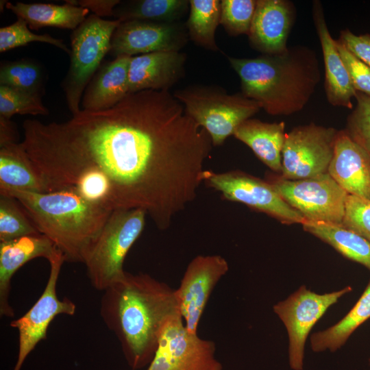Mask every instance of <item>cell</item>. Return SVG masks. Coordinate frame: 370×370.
<instances>
[{
	"mask_svg": "<svg viewBox=\"0 0 370 370\" xmlns=\"http://www.w3.org/2000/svg\"><path fill=\"white\" fill-rule=\"evenodd\" d=\"M23 145L47 192L84 173L108 182L113 210L140 208L166 230L197 195L213 145L169 90L127 94L111 108L64 122L28 119Z\"/></svg>",
	"mask_w": 370,
	"mask_h": 370,
	"instance_id": "obj_1",
	"label": "cell"
},
{
	"mask_svg": "<svg viewBox=\"0 0 370 370\" xmlns=\"http://www.w3.org/2000/svg\"><path fill=\"white\" fill-rule=\"evenodd\" d=\"M99 312L133 369L151 361L167 322L180 314L175 290L147 273L125 275L103 291Z\"/></svg>",
	"mask_w": 370,
	"mask_h": 370,
	"instance_id": "obj_2",
	"label": "cell"
},
{
	"mask_svg": "<svg viewBox=\"0 0 370 370\" xmlns=\"http://www.w3.org/2000/svg\"><path fill=\"white\" fill-rule=\"evenodd\" d=\"M227 60L240 77L241 94L272 115L302 110L321 78L314 51L304 46L279 54Z\"/></svg>",
	"mask_w": 370,
	"mask_h": 370,
	"instance_id": "obj_3",
	"label": "cell"
},
{
	"mask_svg": "<svg viewBox=\"0 0 370 370\" xmlns=\"http://www.w3.org/2000/svg\"><path fill=\"white\" fill-rule=\"evenodd\" d=\"M41 234L49 238L65 262L84 263L112 210L90 203L73 188L47 193L8 190Z\"/></svg>",
	"mask_w": 370,
	"mask_h": 370,
	"instance_id": "obj_4",
	"label": "cell"
},
{
	"mask_svg": "<svg viewBox=\"0 0 370 370\" xmlns=\"http://www.w3.org/2000/svg\"><path fill=\"white\" fill-rule=\"evenodd\" d=\"M146 216L140 208L112 211L83 263L95 289L103 291L125 275V258L142 234Z\"/></svg>",
	"mask_w": 370,
	"mask_h": 370,
	"instance_id": "obj_5",
	"label": "cell"
},
{
	"mask_svg": "<svg viewBox=\"0 0 370 370\" xmlns=\"http://www.w3.org/2000/svg\"><path fill=\"white\" fill-rule=\"evenodd\" d=\"M173 95L186 113L206 130L213 146L221 145L241 123L261 108L258 103L241 93L228 94L218 86H190Z\"/></svg>",
	"mask_w": 370,
	"mask_h": 370,
	"instance_id": "obj_6",
	"label": "cell"
},
{
	"mask_svg": "<svg viewBox=\"0 0 370 370\" xmlns=\"http://www.w3.org/2000/svg\"><path fill=\"white\" fill-rule=\"evenodd\" d=\"M121 21L105 20L95 14L87 16L71 36L70 65L62 81L68 108L72 115L79 107L85 89L110 52L113 34Z\"/></svg>",
	"mask_w": 370,
	"mask_h": 370,
	"instance_id": "obj_7",
	"label": "cell"
},
{
	"mask_svg": "<svg viewBox=\"0 0 370 370\" xmlns=\"http://www.w3.org/2000/svg\"><path fill=\"white\" fill-rule=\"evenodd\" d=\"M267 182L306 221L343 223L349 194L328 173L297 180L280 176Z\"/></svg>",
	"mask_w": 370,
	"mask_h": 370,
	"instance_id": "obj_8",
	"label": "cell"
},
{
	"mask_svg": "<svg viewBox=\"0 0 370 370\" xmlns=\"http://www.w3.org/2000/svg\"><path fill=\"white\" fill-rule=\"evenodd\" d=\"M352 287L317 293L301 285L284 300L273 306L284 325L288 337V362L293 370H302L306 340L314 325Z\"/></svg>",
	"mask_w": 370,
	"mask_h": 370,
	"instance_id": "obj_9",
	"label": "cell"
},
{
	"mask_svg": "<svg viewBox=\"0 0 370 370\" xmlns=\"http://www.w3.org/2000/svg\"><path fill=\"white\" fill-rule=\"evenodd\" d=\"M338 131L314 123L286 133L282 152V175L297 180L328 173Z\"/></svg>",
	"mask_w": 370,
	"mask_h": 370,
	"instance_id": "obj_10",
	"label": "cell"
},
{
	"mask_svg": "<svg viewBox=\"0 0 370 370\" xmlns=\"http://www.w3.org/2000/svg\"><path fill=\"white\" fill-rule=\"evenodd\" d=\"M204 183L219 191L223 197L240 202L264 212L284 223H301L306 220L291 207L267 182L238 170L215 173L206 170Z\"/></svg>",
	"mask_w": 370,
	"mask_h": 370,
	"instance_id": "obj_11",
	"label": "cell"
},
{
	"mask_svg": "<svg viewBox=\"0 0 370 370\" xmlns=\"http://www.w3.org/2000/svg\"><path fill=\"white\" fill-rule=\"evenodd\" d=\"M215 351L212 341L189 333L178 314L166 324L147 370H223Z\"/></svg>",
	"mask_w": 370,
	"mask_h": 370,
	"instance_id": "obj_12",
	"label": "cell"
},
{
	"mask_svg": "<svg viewBox=\"0 0 370 370\" xmlns=\"http://www.w3.org/2000/svg\"><path fill=\"white\" fill-rule=\"evenodd\" d=\"M64 262L61 251L49 260V275L43 293L24 315L10 322V325L18 332V355L13 370H21L37 344L46 339L49 325L56 316L73 315L75 312L74 302L66 297L59 299L56 293L57 282Z\"/></svg>",
	"mask_w": 370,
	"mask_h": 370,
	"instance_id": "obj_13",
	"label": "cell"
},
{
	"mask_svg": "<svg viewBox=\"0 0 370 370\" xmlns=\"http://www.w3.org/2000/svg\"><path fill=\"white\" fill-rule=\"evenodd\" d=\"M228 269L227 260L219 255L197 256L188 264L175 296L189 333L197 334L209 297Z\"/></svg>",
	"mask_w": 370,
	"mask_h": 370,
	"instance_id": "obj_14",
	"label": "cell"
},
{
	"mask_svg": "<svg viewBox=\"0 0 370 370\" xmlns=\"http://www.w3.org/2000/svg\"><path fill=\"white\" fill-rule=\"evenodd\" d=\"M188 37L186 27L178 22L121 21L112 37L110 53L116 58L180 51Z\"/></svg>",
	"mask_w": 370,
	"mask_h": 370,
	"instance_id": "obj_15",
	"label": "cell"
},
{
	"mask_svg": "<svg viewBox=\"0 0 370 370\" xmlns=\"http://www.w3.org/2000/svg\"><path fill=\"white\" fill-rule=\"evenodd\" d=\"M295 16V8L289 1L256 0L248 34L251 47L266 55L286 51Z\"/></svg>",
	"mask_w": 370,
	"mask_h": 370,
	"instance_id": "obj_16",
	"label": "cell"
},
{
	"mask_svg": "<svg viewBox=\"0 0 370 370\" xmlns=\"http://www.w3.org/2000/svg\"><path fill=\"white\" fill-rule=\"evenodd\" d=\"M186 56L180 51H158L131 57L128 94L169 90L185 75Z\"/></svg>",
	"mask_w": 370,
	"mask_h": 370,
	"instance_id": "obj_17",
	"label": "cell"
},
{
	"mask_svg": "<svg viewBox=\"0 0 370 370\" xmlns=\"http://www.w3.org/2000/svg\"><path fill=\"white\" fill-rule=\"evenodd\" d=\"M59 251L54 243L43 234L29 235L0 242V314L13 317L10 304L11 280L14 273L29 261L44 258L48 261Z\"/></svg>",
	"mask_w": 370,
	"mask_h": 370,
	"instance_id": "obj_18",
	"label": "cell"
},
{
	"mask_svg": "<svg viewBox=\"0 0 370 370\" xmlns=\"http://www.w3.org/2000/svg\"><path fill=\"white\" fill-rule=\"evenodd\" d=\"M328 173L348 194L370 200V155L345 130L338 131Z\"/></svg>",
	"mask_w": 370,
	"mask_h": 370,
	"instance_id": "obj_19",
	"label": "cell"
},
{
	"mask_svg": "<svg viewBox=\"0 0 370 370\" xmlns=\"http://www.w3.org/2000/svg\"><path fill=\"white\" fill-rule=\"evenodd\" d=\"M313 18L320 40L325 65V88L328 101L334 106L352 108L355 90L349 72L337 49L319 1L313 3Z\"/></svg>",
	"mask_w": 370,
	"mask_h": 370,
	"instance_id": "obj_20",
	"label": "cell"
},
{
	"mask_svg": "<svg viewBox=\"0 0 370 370\" xmlns=\"http://www.w3.org/2000/svg\"><path fill=\"white\" fill-rule=\"evenodd\" d=\"M130 58L129 56L116 57L99 69L84 90L82 110H108L116 105L128 94Z\"/></svg>",
	"mask_w": 370,
	"mask_h": 370,
	"instance_id": "obj_21",
	"label": "cell"
},
{
	"mask_svg": "<svg viewBox=\"0 0 370 370\" xmlns=\"http://www.w3.org/2000/svg\"><path fill=\"white\" fill-rule=\"evenodd\" d=\"M233 136L247 145L273 171L282 172V152L285 140V123H267L249 119L241 123Z\"/></svg>",
	"mask_w": 370,
	"mask_h": 370,
	"instance_id": "obj_22",
	"label": "cell"
},
{
	"mask_svg": "<svg viewBox=\"0 0 370 370\" xmlns=\"http://www.w3.org/2000/svg\"><path fill=\"white\" fill-rule=\"evenodd\" d=\"M46 193L41 175L21 143L0 147V192Z\"/></svg>",
	"mask_w": 370,
	"mask_h": 370,
	"instance_id": "obj_23",
	"label": "cell"
},
{
	"mask_svg": "<svg viewBox=\"0 0 370 370\" xmlns=\"http://www.w3.org/2000/svg\"><path fill=\"white\" fill-rule=\"evenodd\" d=\"M65 2L64 5L6 2L5 7L26 21L31 29L52 27L74 30L84 21L89 10Z\"/></svg>",
	"mask_w": 370,
	"mask_h": 370,
	"instance_id": "obj_24",
	"label": "cell"
},
{
	"mask_svg": "<svg viewBox=\"0 0 370 370\" xmlns=\"http://www.w3.org/2000/svg\"><path fill=\"white\" fill-rule=\"evenodd\" d=\"M302 225L305 231L370 271V242L364 237L342 223L305 221Z\"/></svg>",
	"mask_w": 370,
	"mask_h": 370,
	"instance_id": "obj_25",
	"label": "cell"
},
{
	"mask_svg": "<svg viewBox=\"0 0 370 370\" xmlns=\"http://www.w3.org/2000/svg\"><path fill=\"white\" fill-rule=\"evenodd\" d=\"M370 318V281L352 309L333 325L310 336L314 352H334L343 346L352 333Z\"/></svg>",
	"mask_w": 370,
	"mask_h": 370,
	"instance_id": "obj_26",
	"label": "cell"
},
{
	"mask_svg": "<svg viewBox=\"0 0 370 370\" xmlns=\"http://www.w3.org/2000/svg\"><path fill=\"white\" fill-rule=\"evenodd\" d=\"M190 8L188 0H137L120 2L113 16L121 21L131 20L175 23Z\"/></svg>",
	"mask_w": 370,
	"mask_h": 370,
	"instance_id": "obj_27",
	"label": "cell"
},
{
	"mask_svg": "<svg viewBox=\"0 0 370 370\" xmlns=\"http://www.w3.org/2000/svg\"><path fill=\"white\" fill-rule=\"evenodd\" d=\"M186 23L188 38L206 49L217 51L215 32L220 24L221 1L190 0Z\"/></svg>",
	"mask_w": 370,
	"mask_h": 370,
	"instance_id": "obj_28",
	"label": "cell"
},
{
	"mask_svg": "<svg viewBox=\"0 0 370 370\" xmlns=\"http://www.w3.org/2000/svg\"><path fill=\"white\" fill-rule=\"evenodd\" d=\"M39 234L20 202L14 197L0 194V242Z\"/></svg>",
	"mask_w": 370,
	"mask_h": 370,
	"instance_id": "obj_29",
	"label": "cell"
},
{
	"mask_svg": "<svg viewBox=\"0 0 370 370\" xmlns=\"http://www.w3.org/2000/svg\"><path fill=\"white\" fill-rule=\"evenodd\" d=\"M0 85L41 95L44 74L41 67L33 61L7 62L1 65Z\"/></svg>",
	"mask_w": 370,
	"mask_h": 370,
	"instance_id": "obj_30",
	"label": "cell"
},
{
	"mask_svg": "<svg viewBox=\"0 0 370 370\" xmlns=\"http://www.w3.org/2000/svg\"><path fill=\"white\" fill-rule=\"evenodd\" d=\"M41 95L0 85V116L11 119L14 114L47 115Z\"/></svg>",
	"mask_w": 370,
	"mask_h": 370,
	"instance_id": "obj_31",
	"label": "cell"
},
{
	"mask_svg": "<svg viewBox=\"0 0 370 370\" xmlns=\"http://www.w3.org/2000/svg\"><path fill=\"white\" fill-rule=\"evenodd\" d=\"M33 42H40L53 45L69 55L71 49L61 39L49 34H36L29 29L27 23L21 18L8 26L0 28V52L4 53L12 49L20 47Z\"/></svg>",
	"mask_w": 370,
	"mask_h": 370,
	"instance_id": "obj_32",
	"label": "cell"
},
{
	"mask_svg": "<svg viewBox=\"0 0 370 370\" xmlns=\"http://www.w3.org/2000/svg\"><path fill=\"white\" fill-rule=\"evenodd\" d=\"M256 6V0H222L220 24L230 36H248Z\"/></svg>",
	"mask_w": 370,
	"mask_h": 370,
	"instance_id": "obj_33",
	"label": "cell"
},
{
	"mask_svg": "<svg viewBox=\"0 0 370 370\" xmlns=\"http://www.w3.org/2000/svg\"><path fill=\"white\" fill-rule=\"evenodd\" d=\"M356 106L349 115L345 130L370 155V97L356 91Z\"/></svg>",
	"mask_w": 370,
	"mask_h": 370,
	"instance_id": "obj_34",
	"label": "cell"
},
{
	"mask_svg": "<svg viewBox=\"0 0 370 370\" xmlns=\"http://www.w3.org/2000/svg\"><path fill=\"white\" fill-rule=\"evenodd\" d=\"M342 224L370 242V200L349 194Z\"/></svg>",
	"mask_w": 370,
	"mask_h": 370,
	"instance_id": "obj_35",
	"label": "cell"
},
{
	"mask_svg": "<svg viewBox=\"0 0 370 370\" xmlns=\"http://www.w3.org/2000/svg\"><path fill=\"white\" fill-rule=\"evenodd\" d=\"M336 45L355 90L370 97V66L352 54L338 40Z\"/></svg>",
	"mask_w": 370,
	"mask_h": 370,
	"instance_id": "obj_36",
	"label": "cell"
},
{
	"mask_svg": "<svg viewBox=\"0 0 370 370\" xmlns=\"http://www.w3.org/2000/svg\"><path fill=\"white\" fill-rule=\"evenodd\" d=\"M338 40L352 54L370 66L369 34L356 35L349 29H343Z\"/></svg>",
	"mask_w": 370,
	"mask_h": 370,
	"instance_id": "obj_37",
	"label": "cell"
},
{
	"mask_svg": "<svg viewBox=\"0 0 370 370\" xmlns=\"http://www.w3.org/2000/svg\"><path fill=\"white\" fill-rule=\"evenodd\" d=\"M66 1L86 8L100 18L102 16H113L115 7L121 2L119 0H69Z\"/></svg>",
	"mask_w": 370,
	"mask_h": 370,
	"instance_id": "obj_38",
	"label": "cell"
},
{
	"mask_svg": "<svg viewBox=\"0 0 370 370\" xmlns=\"http://www.w3.org/2000/svg\"><path fill=\"white\" fill-rule=\"evenodd\" d=\"M18 132L11 119L0 116V147L18 143Z\"/></svg>",
	"mask_w": 370,
	"mask_h": 370,
	"instance_id": "obj_39",
	"label": "cell"
},
{
	"mask_svg": "<svg viewBox=\"0 0 370 370\" xmlns=\"http://www.w3.org/2000/svg\"><path fill=\"white\" fill-rule=\"evenodd\" d=\"M369 365H370V358H369Z\"/></svg>",
	"mask_w": 370,
	"mask_h": 370,
	"instance_id": "obj_40",
	"label": "cell"
}]
</instances>
